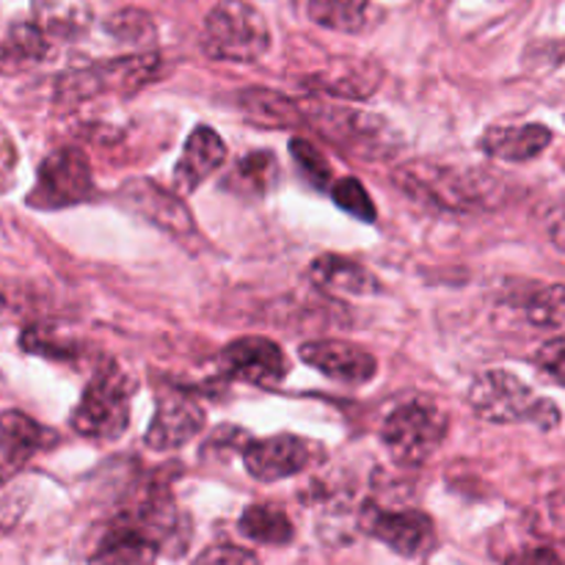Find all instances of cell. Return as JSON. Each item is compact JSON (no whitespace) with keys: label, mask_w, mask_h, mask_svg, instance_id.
<instances>
[{"label":"cell","mask_w":565,"mask_h":565,"mask_svg":"<svg viewBox=\"0 0 565 565\" xmlns=\"http://www.w3.org/2000/svg\"><path fill=\"white\" fill-rule=\"evenodd\" d=\"M298 110L307 125H312L320 136L345 152L370 160L390 158L395 152V132L379 116L323 103V99H303L298 103Z\"/></svg>","instance_id":"6da1fadb"},{"label":"cell","mask_w":565,"mask_h":565,"mask_svg":"<svg viewBox=\"0 0 565 565\" xmlns=\"http://www.w3.org/2000/svg\"><path fill=\"white\" fill-rule=\"evenodd\" d=\"M20 342L28 353H36V356H47V359H72L75 356V348H72V342L61 340V334H55V331H50V329H39V326L22 331Z\"/></svg>","instance_id":"83f0119b"},{"label":"cell","mask_w":565,"mask_h":565,"mask_svg":"<svg viewBox=\"0 0 565 565\" xmlns=\"http://www.w3.org/2000/svg\"><path fill=\"white\" fill-rule=\"evenodd\" d=\"M243 461H246L248 475L254 480L276 483V480L303 472L312 463V447L301 436H270V439H259L243 447Z\"/></svg>","instance_id":"30bf717a"},{"label":"cell","mask_w":565,"mask_h":565,"mask_svg":"<svg viewBox=\"0 0 565 565\" xmlns=\"http://www.w3.org/2000/svg\"><path fill=\"white\" fill-rule=\"evenodd\" d=\"M121 202L132 210V213L143 215L147 221L158 224L160 230L171 232V235H191L193 232V218L188 213V207L182 204V199H177L174 193L163 191L160 185L149 180H130L119 191Z\"/></svg>","instance_id":"5bb4252c"},{"label":"cell","mask_w":565,"mask_h":565,"mask_svg":"<svg viewBox=\"0 0 565 565\" xmlns=\"http://www.w3.org/2000/svg\"><path fill=\"white\" fill-rule=\"evenodd\" d=\"M550 143L552 130L544 125L491 127V130H486V136L480 138V149H483L486 154L500 160H511V163L539 158Z\"/></svg>","instance_id":"e0dca14e"},{"label":"cell","mask_w":565,"mask_h":565,"mask_svg":"<svg viewBox=\"0 0 565 565\" xmlns=\"http://www.w3.org/2000/svg\"><path fill=\"white\" fill-rule=\"evenodd\" d=\"M58 436L22 412L0 414V483L25 467L36 452L55 445Z\"/></svg>","instance_id":"4fadbf2b"},{"label":"cell","mask_w":565,"mask_h":565,"mask_svg":"<svg viewBox=\"0 0 565 565\" xmlns=\"http://www.w3.org/2000/svg\"><path fill=\"white\" fill-rule=\"evenodd\" d=\"M309 17L329 31L356 33L367 25L370 0H309Z\"/></svg>","instance_id":"603a6c76"},{"label":"cell","mask_w":565,"mask_h":565,"mask_svg":"<svg viewBox=\"0 0 565 565\" xmlns=\"http://www.w3.org/2000/svg\"><path fill=\"white\" fill-rule=\"evenodd\" d=\"M309 281H315L323 290L334 292H348V296H367L375 290V279L370 276L367 268H362L359 263L345 257H337V254H326L318 257L309 265Z\"/></svg>","instance_id":"ac0fdd59"},{"label":"cell","mask_w":565,"mask_h":565,"mask_svg":"<svg viewBox=\"0 0 565 565\" xmlns=\"http://www.w3.org/2000/svg\"><path fill=\"white\" fill-rule=\"evenodd\" d=\"M204 428V412L193 397L188 395H166L160 401L158 412H154L152 425L147 428V441L149 450L169 452L177 447L188 445L196 434H202Z\"/></svg>","instance_id":"7c38bea8"},{"label":"cell","mask_w":565,"mask_h":565,"mask_svg":"<svg viewBox=\"0 0 565 565\" xmlns=\"http://www.w3.org/2000/svg\"><path fill=\"white\" fill-rule=\"evenodd\" d=\"M340 75L334 72H320V75L309 77L312 88H320V92L337 94V97H353L362 99L370 97V94L379 88L381 70L373 64H353V61H342Z\"/></svg>","instance_id":"44dd1931"},{"label":"cell","mask_w":565,"mask_h":565,"mask_svg":"<svg viewBox=\"0 0 565 565\" xmlns=\"http://www.w3.org/2000/svg\"><path fill=\"white\" fill-rule=\"evenodd\" d=\"M290 152H292V160H296V166L301 169V174L307 177L315 188L331 185V166L329 160H326V154L320 152L315 143L303 141V138H292Z\"/></svg>","instance_id":"d4e9b609"},{"label":"cell","mask_w":565,"mask_h":565,"mask_svg":"<svg viewBox=\"0 0 565 565\" xmlns=\"http://www.w3.org/2000/svg\"><path fill=\"white\" fill-rule=\"evenodd\" d=\"M221 367L230 379L254 386H276L287 375V359L268 337H241L224 348Z\"/></svg>","instance_id":"9c48e42d"},{"label":"cell","mask_w":565,"mask_h":565,"mask_svg":"<svg viewBox=\"0 0 565 565\" xmlns=\"http://www.w3.org/2000/svg\"><path fill=\"white\" fill-rule=\"evenodd\" d=\"M92 163L81 149H58L39 166L36 188L28 193V204L39 210H61L81 204L92 196Z\"/></svg>","instance_id":"52a82bcc"},{"label":"cell","mask_w":565,"mask_h":565,"mask_svg":"<svg viewBox=\"0 0 565 565\" xmlns=\"http://www.w3.org/2000/svg\"><path fill=\"white\" fill-rule=\"evenodd\" d=\"M241 533L246 539L257 541V544L268 546H285L290 544L296 530H292V522L287 519V513L276 505H252L243 511L241 516Z\"/></svg>","instance_id":"7402d4cb"},{"label":"cell","mask_w":565,"mask_h":565,"mask_svg":"<svg viewBox=\"0 0 565 565\" xmlns=\"http://www.w3.org/2000/svg\"><path fill=\"white\" fill-rule=\"evenodd\" d=\"M505 565H563V563L555 552L539 546V550H524V552H519V555L508 557Z\"/></svg>","instance_id":"4dcf8cb0"},{"label":"cell","mask_w":565,"mask_h":565,"mask_svg":"<svg viewBox=\"0 0 565 565\" xmlns=\"http://www.w3.org/2000/svg\"><path fill=\"white\" fill-rule=\"evenodd\" d=\"M158 66V58L154 55H136V58H121L114 61L108 66H99L94 72H81V75L70 77L64 83V88L75 92V97H92V94H99L103 88L119 86V88H132L141 86L143 81H149Z\"/></svg>","instance_id":"2e32d148"},{"label":"cell","mask_w":565,"mask_h":565,"mask_svg":"<svg viewBox=\"0 0 565 565\" xmlns=\"http://www.w3.org/2000/svg\"><path fill=\"white\" fill-rule=\"evenodd\" d=\"M469 406L486 423H535L539 428H555L561 412L555 403L539 401L524 381L508 370H489L469 386Z\"/></svg>","instance_id":"7a4b0ae2"},{"label":"cell","mask_w":565,"mask_h":565,"mask_svg":"<svg viewBox=\"0 0 565 565\" xmlns=\"http://www.w3.org/2000/svg\"><path fill=\"white\" fill-rule=\"evenodd\" d=\"M276 182H279V163H276L274 152L259 149V152L237 160L232 174L226 177L224 188L241 193V196H265V193L274 191Z\"/></svg>","instance_id":"ffe728a7"},{"label":"cell","mask_w":565,"mask_h":565,"mask_svg":"<svg viewBox=\"0 0 565 565\" xmlns=\"http://www.w3.org/2000/svg\"><path fill=\"white\" fill-rule=\"evenodd\" d=\"M447 436V414L425 397L403 403L386 417L381 441L403 467H419L441 447Z\"/></svg>","instance_id":"5b68a950"},{"label":"cell","mask_w":565,"mask_h":565,"mask_svg":"<svg viewBox=\"0 0 565 565\" xmlns=\"http://www.w3.org/2000/svg\"><path fill=\"white\" fill-rule=\"evenodd\" d=\"M535 364H539V367L544 370L552 381H557V384L565 386V340L563 337L544 342V345L539 348V353H535Z\"/></svg>","instance_id":"f546056e"},{"label":"cell","mask_w":565,"mask_h":565,"mask_svg":"<svg viewBox=\"0 0 565 565\" xmlns=\"http://www.w3.org/2000/svg\"><path fill=\"white\" fill-rule=\"evenodd\" d=\"M193 565H259L254 552L241 550V546L232 544H218V546H207L202 555L193 561Z\"/></svg>","instance_id":"f1b7e54d"},{"label":"cell","mask_w":565,"mask_h":565,"mask_svg":"<svg viewBox=\"0 0 565 565\" xmlns=\"http://www.w3.org/2000/svg\"><path fill=\"white\" fill-rule=\"evenodd\" d=\"M298 356H301L309 367L323 373L326 379L340 381V384H348V386L367 384V381L375 375V370H379V362H375L373 353L353 345V342H342V340L303 342Z\"/></svg>","instance_id":"8fae6325"},{"label":"cell","mask_w":565,"mask_h":565,"mask_svg":"<svg viewBox=\"0 0 565 565\" xmlns=\"http://www.w3.org/2000/svg\"><path fill=\"white\" fill-rule=\"evenodd\" d=\"M202 44L210 58L252 64L270 47L268 22L246 0H221L204 22Z\"/></svg>","instance_id":"3957f363"},{"label":"cell","mask_w":565,"mask_h":565,"mask_svg":"<svg viewBox=\"0 0 565 565\" xmlns=\"http://www.w3.org/2000/svg\"><path fill=\"white\" fill-rule=\"evenodd\" d=\"M241 110L252 125L259 127H296L301 125V110H298L296 99H287L276 92H265V88H248L241 94Z\"/></svg>","instance_id":"d6986e66"},{"label":"cell","mask_w":565,"mask_h":565,"mask_svg":"<svg viewBox=\"0 0 565 565\" xmlns=\"http://www.w3.org/2000/svg\"><path fill=\"white\" fill-rule=\"evenodd\" d=\"M527 320L544 329L565 323V285H550L535 292L527 303Z\"/></svg>","instance_id":"cb8c5ba5"},{"label":"cell","mask_w":565,"mask_h":565,"mask_svg":"<svg viewBox=\"0 0 565 565\" xmlns=\"http://www.w3.org/2000/svg\"><path fill=\"white\" fill-rule=\"evenodd\" d=\"M331 196H334V202L340 204L345 213L356 215L359 221H375V204L373 199H370V193L364 191V185L359 180H353V177H348V180H340L334 188H331Z\"/></svg>","instance_id":"484cf974"},{"label":"cell","mask_w":565,"mask_h":565,"mask_svg":"<svg viewBox=\"0 0 565 565\" xmlns=\"http://www.w3.org/2000/svg\"><path fill=\"white\" fill-rule=\"evenodd\" d=\"M47 53V42H44L42 31L36 25H14L11 36L6 42L3 55L14 61H36Z\"/></svg>","instance_id":"4316f807"},{"label":"cell","mask_w":565,"mask_h":565,"mask_svg":"<svg viewBox=\"0 0 565 565\" xmlns=\"http://www.w3.org/2000/svg\"><path fill=\"white\" fill-rule=\"evenodd\" d=\"M362 530L403 557H417L434 546V522L423 511H381L367 505L362 511Z\"/></svg>","instance_id":"ba28073f"},{"label":"cell","mask_w":565,"mask_h":565,"mask_svg":"<svg viewBox=\"0 0 565 565\" xmlns=\"http://www.w3.org/2000/svg\"><path fill=\"white\" fill-rule=\"evenodd\" d=\"M130 425V386L114 364L88 381L81 403L72 412V428L86 439L116 441Z\"/></svg>","instance_id":"8992f818"},{"label":"cell","mask_w":565,"mask_h":565,"mask_svg":"<svg viewBox=\"0 0 565 565\" xmlns=\"http://www.w3.org/2000/svg\"><path fill=\"white\" fill-rule=\"evenodd\" d=\"M226 160V143L210 127H196L191 138L185 141L182 158L174 166V188L177 193H193L210 174L224 166Z\"/></svg>","instance_id":"9a60e30c"},{"label":"cell","mask_w":565,"mask_h":565,"mask_svg":"<svg viewBox=\"0 0 565 565\" xmlns=\"http://www.w3.org/2000/svg\"><path fill=\"white\" fill-rule=\"evenodd\" d=\"M550 237L557 248L565 254V207L557 210L550 218Z\"/></svg>","instance_id":"1f68e13d"},{"label":"cell","mask_w":565,"mask_h":565,"mask_svg":"<svg viewBox=\"0 0 565 565\" xmlns=\"http://www.w3.org/2000/svg\"><path fill=\"white\" fill-rule=\"evenodd\" d=\"M395 182L412 199H419V202H428L441 210H452V213L480 207L483 196H489L483 180L475 177V171L452 169V166L434 163V160L403 163L395 171Z\"/></svg>","instance_id":"277c9868"}]
</instances>
